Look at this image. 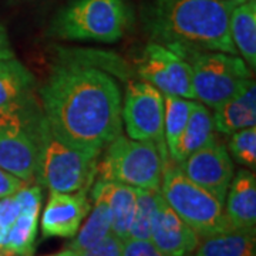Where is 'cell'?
<instances>
[{"instance_id":"obj_33","label":"cell","mask_w":256,"mask_h":256,"mask_svg":"<svg viewBox=\"0 0 256 256\" xmlns=\"http://www.w3.org/2000/svg\"><path fill=\"white\" fill-rule=\"evenodd\" d=\"M226 2H230V3H234V4H240V3H245L248 0H226Z\"/></svg>"},{"instance_id":"obj_12","label":"cell","mask_w":256,"mask_h":256,"mask_svg":"<svg viewBox=\"0 0 256 256\" xmlns=\"http://www.w3.org/2000/svg\"><path fill=\"white\" fill-rule=\"evenodd\" d=\"M90 210L92 201L87 191H50V196L42 216L43 236L74 238Z\"/></svg>"},{"instance_id":"obj_4","label":"cell","mask_w":256,"mask_h":256,"mask_svg":"<svg viewBox=\"0 0 256 256\" xmlns=\"http://www.w3.org/2000/svg\"><path fill=\"white\" fill-rule=\"evenodd\" d=\"M126 0H73L52 18L47 36L70 42L116 43L131 26Z\"/></svg>"},{"instance_id":"obj_14","label":"cell","mask_w":256,"mask_h":256,"mask_svg":"<svg viewBox=\"0 0 256 256\" xmlns=\"http://www.w3.org/2000/svg\"><path fill=\"white\" fill-rule=\"evenodd\" d=\"M90 191L92 198H101L108 206L111 216V234L118 236L121 240L128 239L137 205V188L126 184L97 178L94 180Z\"/></svg>"},{"instance_id":"obj_30","label":"cell","mask_w":256,"mask_h":256,"mask_svg":"<svg viewBox=\"0 0 256 256\" xmlns=\"http://www.w3.org/2000/svg\"><path fill=\"white\" fill-rule=\"evenodd\" d=\"M4 58H14V52L10 43L8 30L0 23V60Z\"/></svg>"},{"instance_id":"obj_1","label":"cell","mask_w":256,"mask_h":256,"mask_svg":"<svg viewBox=\"0 0 256 256\" xmlns=\"http://www.w3.org/2000/svg\"><path fill=\"white\" fill-rule=\"evenodd\" d=\"M38 101L56 134L78 150L101 154L122 132V98L116 78L68 50H58Z\"/></svg>"},{"instance_id":"obj_24","label":"cell","mask_w":256,"mask_h":256,"mask_svg":"<svg viewBox=\"0 0 256 256\" xmlns=\"http://www.w3.org/2000/svg\"><path fill=\"white\" fill-rule=\"evenodd\" d=\"M160 190H140L137 188V205L128 238L151 240L152 225L156 218V196Z\"/></svg>"},{"instance_id":"obj_34","label":"cell","mask_w":256,"mask_h":256,"mask_svg":"<svg viewBox=\"0 0 256 256\" xmlns=\"http://www.w3.org/2000/svg\"><path fill=\"white\" fill-rule=\"evenodd\" d=\"M16 2H36V0H16Z\"/></svg>"},{"instance_id":"obj_3","label":"cell","mask_w":256,"mask_h":256,"mask_svg":"<svg viewBox=\"0 0 256 256\" xmlns=\"http://www.w3.org/2000/svg\"><path fill=\"white\" fill-rule=\"evenodd\" d=\"M37 164L34 178L54 192H90L97 176L100 154L70 146L50 127L38 104L34 112Z\"/></svg>"},{"instance_id":"obj_20","label":"cell","mask_w":256,"mask_h":256,"mask_svg":"<svg viewBox=\"0 0 256 256\" xmlns=\"http://www.w3.org/2000/svg\"><path fill=\"white\" fill-rule=\"evenodd\" d=\"M36 78L14 58L0 60V108L14 106L33 96Z\"/></svg>"},{"instance_id":"obj_15","label":"cell","mask_w":256,"mask_h":256,"mask_svg":"<svg viewBox=\"0 0 256 256\" xmlns=\"http://www.w3.org/2000/svg\"><path fill=\"white\" fill-rule=\"evenodd\" d=\"M214 126L220 134L232 132L256 124V84L252 80L215 107Z\"/></svg>"},{"instance_id":"obj_35","label":"cell","mask_w":256,"mask_h":256,"mask_svg":"<svg viewBox=\"0 0 256 256\" xmlns=\"http://www.w3.org/2000/svg\"><path fill=\"white\" fill-rule=\"evenodd\" d=\"M0 249H3V248H0Z\"/></svg>"},{"instance_id":"obj_5","label":"cell","mask_w":256,"mask_h":256,"mask_svg":"<svg viewBox=\"0 0 256 256\" xmlns=\"http://www.w3.org/2000/svg\"><path fill=\"white\" fill-rule=\"evenodd\" d=\"M160 192L165 202L200 238L232 229L224 204L206 190L192 182L171 158L162 166Z\"/></svg>"},{"instance_id":"obj_19","label":"cell","mask_w":256,"mask_h":256,"mask_svg":"<svg viewBox=\"0 0 256 256\" xmlns=\"http://www.w3.org/2000/svg\"><path fill=\"white\" fill-rule=\"evenodd\" d=\"M192 256H256L255 230L232 228L204 236Z\"/></svg>"},{"instance_id":"obj_10","label":"cell","mask_w":256,"mask_h":256,"mask_svg":"<svg viewBox=\"0 0 256 256\" xmlns=\"http://www.w3.org/2000/svg\"><path fill=\"white\" fill-rule=\"evenodd\" d=\"M137 74L164 96L195 98L190 64L164 44L152 42L144 48L137 63Z\"/></svg>"},{"instance_id":"obj_11","label":"cell","mask_w":256,"mask_h":256,"mask_svg":"<svg viewBox=\"0 0 256 256\" xmlns=\"http://www.w3.org/2000/svg\"><path fill=\"white\" fill-rule=\"evenodd\" d=\"M178 165L192 182L206 190L225 205L235 168L228 148L224 142L215 137Z\"/></svg>"},{"instance_id":"obj_17","label":"cell","mask_w":256,"mask_h":256,"mask_svg":"<svg viewBox=\"0 0 256 256\" xmlns=\"http://www.w3.org/2000/svg\"><path fill=\"white\" fill-rule=\"evenodd\" d=\"M214 138L215 126L210 107L202 102H195L190 112L188 122L184 128L182 136L176 144L174 154L170 158L176 164H181L185 158H188L196 150L206 146Z\"/></svg>"},{"instance_id":"obj_13","label":"cell","mask_w":256,"mask_h":256,"mask_svg":"<svg viewBox=\"0 0 256 256\" xmlns=\"http://www.w3.org/2000/svg\"><path fill=\"white\" fill-rule=\"evenodd\" d=\"M200 239V235L175 214L158 192L151 242L165 256H191Z\"/></svg>"},{"instance_id":"obj_36","label":"cell","mask_w":256,"mask_h":256,"mask_svg":"<svg viewBox=\"0 0 256 256\" xmlns=\"http://www.w3.org/2000/svg\"><path fill=\"white\" fill-rule=\"evenodd\" d=\"M191 256H192V255H191Z\"/></svg>"},{"instance_id":"obj_31","label":"cell","mask_w":256,"mask_h":256,"mask_svg":"<svg viewBox=\"0 0 256 256\" xmlns=\"http://www.w3.org/2000/svg\"><path fill=\"white\" fill-rule=\"evenodd\" d=\"M47 256H80V254H77V252H74L73 249L67 248V249H63V250L57 252V254H53V255H47Z\"/></svg>"},{"instance_id":"obj_16","label":"cell","mask_w":256,"mask_h":256,"mask_svg":"<svg viewBox=\"0 0 256 256\" xmlns=\"http://www.w3.org/2000/svg\"><path fill=\"white\" fill-rule=\"evenodd\" d=\"M225 214L232 228L255 230L256 225V176L240 168L229 184Z\"/></svg>"},{"instance_id":"obj_2","label":"cell","mask_w":256,"mask_h":256,"mask_svg":"<svg viewBox=\"0 0 256 256\" xmlns=\"http://www.w3.org/2000/svg\"><path fill=\"white\" fill-rule=\"evenodd\" d=\"M234 3L226 0H146L142 24L152 42L180 48L236 54L229 22Z\"/></svg>"},{"instance_id":"obj_6","label":"cell","mask_w":256,"mask_h":256,"mask_svg":"<svg viewBox=\"0 0 256 256\" xmlns=\"http://www.w3.org/2000/svg\"><path fill=\"white\" fill-rule=\"evenodd\" d=\"M175 53L191 67L195 98L215 108L252 80V72L239 56L224 52L180 48Z\"/></svg>"},{"instance_id":"obj_8","label":"cell","mask_w":256,"mask_h":256,"mask_svg":"<svg viewBox=\"0 0 256 256\" xmlns=\"http://www.w3.org/2000/svg\"><path fill=\"white\" fill-rule=\"evenodd\" d=\"M37 107L38 100L30 96L22 102L0 108V168L24 182H32L36 175Z\"/></svg>"},{"instance_id":"obj_9","label":"cell","mask_w":256,"mask_h":256,"mask_svg":"<svg viewBox=\"0 0 256 256\" xmlns=\"http://www.w3.org/2000/svg\"><path fill=\"white\" fill-rule=\"evenodd\" d=\"M121 118L128 137L151 140L162 161L170 158L164 138V94L146 82H128L121 107Z\"/></svg>"},{"instance_id":"obj_21","label":"cell","mask_w":256,"mask_h":256,"mask_svg":"<svg viewBox=\"0 0 256 256\" xmlns=\"http://www.w3.org/2000/svg\"><path fill=\"white\" fill-rule=\"evenodd\" d=\"M92 200V210H90L88 215L86 216L87 220L77 230L73 242L70 244V249L77 254L86 252L111 234V216L107 204L101 198Z\"/></svg>"},{"instance_id":"obj_26","label":"cell","mask_w":256,"mask_h":256,"mask_svg":"<svg viewBox=\"0 0 256 256\" xmlns=\"http://www.w3.org/2000/svg\"><path fill=\"white\" fill-rule=\"evenodd\" d=\"M14 196L18 198L22 212H33L38 214L43 200V190L40 185H23Z\"/></svg>"},{"instance_id":"obj_22","label":"cell","mask_w":256,"mask_h":256,"mask_svg":"<svg viewBox=\"0 0 256 256\" xmlns=\"http://www.w3.org/2000/svg\"><path fill=\"white\" fill-rule=\"evenodd\" d=\"M194 104L195 102L188 98L164 96V138L170 156L174 154L176 144L182 136Z\"/></svg>"},{"instance_id":"obj_29","label":"cell","mask_w":256,"mask_h":256,"mask_svg":"<svg viewBox=\"0 0 256 256\" xmlns=\"http://www.w3.org/2000/svg\"><path fill=\"white\" fill-rule=\"evenodd\" d=\"M24 184L26 182L18 180V176L9 174L8 171L0 168V200L16 194Z\"/></svg>"},{"instance_id":"obj_28","label":"cell","mask_w":256,"mask_h":256,"mask_svg":"<svg viewBox=\"0 0 256 256\" xmlns=\"http://www.w3.org/2000/svg\"><path fill=\"white\" fill-rule=\"evenodd\" d=\"M122 256H165L151 240L128 238L122 240Z\"/></svg>"},{"instance_id":"obj_7","label":"cell","mask_w":256,"mask_h":256,"mask_svg":"<svg viewBox=\"0 0 256 256\" xmlns=\"http://www.w3.org/2000/svg\"><path fill=\"white\" fill-rule=\"evenodd\" d=\"M106 148L96 178L140 190H160L164 161L154 141L118 136Z\"/></svg>"},{"instance_id":"obj_27","label":"cell","mask_w":256,"mask_h":256,"mask_svg":"<svg viewBox=\"0 0 256 256\" xmlns=\"http://www.w3.org/2000/svg\"><path fill=\"white\" fill-rule=\"evenodd\" d=\"M80 256H122V240L114 234H110L97 245L80 254Z\"/></svg>"},{"instance_id":"obj_25","label":"cell","mask_w":256,"mask_h":256,"mask_svg":"<svg viewBox=\"0 0 256 256\" xmlns=\"http://www.w3.org/2000/svg\"><path fill=\"white\" fill-rule=\"evenodd\" d=\"M229 156L248 170L256 166V127H248L230 134L228 142Z\"/></svg>"},{"instance_id":"obj_23","label":"cell","mask_w":256,"mask_h":256,"mask_svg":"<svg viewBox=\"0 0 256 256\" xmlns=\"http://www.w3.org/2000/svg\"><path fill=\"white\" fill-rule=\"evenodd\" d=\"M37 224H38V214L20 212L18 220L13 222V225L8 230L3 249L32 256L34 250Z\"/></svg>"},{"instance_id":"obj_18","label":"cell","mask_w":256,"mask_h":256,"mask_svg":"<svg viewBox=\"0 0 256 256\" xmlns=\"http://www.w3.org/2000/svg\"><path fill=\"white\" fill-rule=\"evenodd\" d=\"M229 32L234 47L250 70L256 67V0L235 4L230 13Z\"/></svg>"},{"instance_id":"obj_32","label":"cell","mask_w":256,"mask_h":256,"mask_svg":"<svg viewBox=\"0 0 256 256\" xmlns=\"http://www.w3.org/2000/svg\"><path fill=\"white\" fill-rule=\"evenodd\" d=\"M0 256H30V255H22L13 250H8V249H0Z\"/></svg>"}]
</instances>
